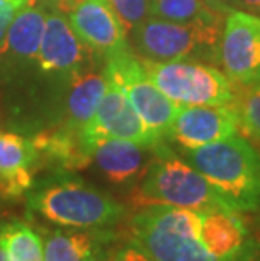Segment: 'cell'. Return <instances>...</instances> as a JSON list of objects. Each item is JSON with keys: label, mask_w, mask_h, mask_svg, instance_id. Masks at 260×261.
I'll return each instance as SVG.
<instances>
[{"label": "cell", "mask_w": 260, "mask_h": 261, "mask_svg": "<svg viewBox=\"0 0 260 261\" xmlns=\"http://www.w3.org/2000/svg\"><path fill=\"white\" fill-rule=\"evenodd\" d=\"M27 204L59 227L112 229L127 214L113 196L68 170H58L32 184L27 191Z\"/></svg>", "instance_id": "1"}, {"label": "cell", "mask_w": 260, "mask_h": 261, "mask_svg": "<svg viewBox=\"0 0 260 261\" xmlns=\"http://www.w3.org/2000/svg\"><path fill=\"white\" fill-rule=\"evenodd\" d=\"M190 162L211 184L223 201L239 213L260 211V153L240 135L208 145L181 150Z\"/></svg>", "instance_id": "2"}, {"label": "cell", "mask_w": 260, "mask_h": 261, "mask_svg": "<svg viewBox=\"0 0 260 261\" xmlns=\"http://www.w3.org/2000/svg\"><path fill=\"white\" fill-rule=\"evenodd\" d=\"M134 201L140 205L187 209L230 207L217 189L166 142L152 147V159L135 186Z\"/></svg>", "instance_id": "3"}, {"label": "cell", "mask_w": 260, "mask_h": 261, "mask_svg": "<svg viewBox=\"0 0 260 261\" xmlns=\"http://www.w3.org/2000/svg\"><path fill=\"white\" fill-rule=\"evenodd\" d=\"M129 229L154 261H217L200 240V209L144 205Z\"/></svg>", "instance_id": "4"}, {"label": "cell", "mask_w": 260, "mask_h": 261, "mask_svg": "<svg viewBox=\"0 0 260 261\" xmlns=\"http://www.w3.org/2000/svg\"><path fill=\"white\" fill-rule=\"evenodd\" d=\"M223 22H171L149 17L129 32L130 46L137 56L147 61L218 63Z\"/></svg>", "instance_id": "5"}, {"label": "cell", "mask_w": 260, "mask_h": 261, "mask_svg": "<svg viewBox=\"0 0 260 261\" xmlns=\"http://www.w3.org/2000/svg\"><path fill=\"white\" fill-rule=\"evenodd\" d=\"M149 77L179 107L193 105H239L235 83L220 69L201 61H147L140 59Z\"/></svg>", "instance_id": "6"}, {"label": "cell", "mask_w": 260, "mask_h": 261, "mask_svg": "<svg viewBox=\"0 0 260 261\" xmlns=\"http://www.w3.org/2000/svg\"><path fill=\"white\" fill-rule=\"evenodd\" d=\"M46 15L42 7L20 9L0 46V91L12 99V110L34 80Z\"/></svg>", "instance_id": "7"}, {"label": "cell", "mask_w": 260, "mask_h": 261, "mask_svg": "<svg viewBox=\"0 0 260 261\" xmlns=\"http://www.w3.org/2000/svg\"><path fill=\"white\" fill-rule=\"evenodd\" d=\"M103 71L110 81L125 91L130 105L140 116L146 128L151 132L156 143L166 142V135L179 105L169 99L154 85L140 58L129 49L105 61Z\"/></svg>", "instance_id": "8"}, {"label": "cell", "mask_w": 260, "mask_h": 261, "mask_svg": "<svg viewBox=\"0 0 260 261\" xmlns=\"http://www.w3.org/2000/svg\"><path fill=\"white\" fill-rule=\"evenodd\" d=\"M66 15L76 37L103 63L129 51V32L108 0H42Z\"/></svg>", "instance_id": "9"}, {"label": "cell", "mask_w": 260, "mask_h": 261, "mask_svg": "<svg viewBox=\"0 0 260 261\" xmlns=\"http://www.w3.org/2000/svg\"><path fill=\"white\" fill-rule=\"evenodd\" d=\"M218 63L240 88L260 83V17L240 9L225 15Z\"/></svg>", "instance_id": "10"}, {"label": "cell", "mask_w": 260, "mask_h": 261, "mask_svg": "<svg viewBox=\"0 0 260 261\" xmlns=\"http://www.w3.org/2000/svg\"><path fill=\"white\" fill-rule=\"evenodd\" d=\"M242 118L233 107L193 105L178 107L166 142L181 150H193L223 138L239 135Z\"/></svg>", "instance_id": "11"}, {"label": "cell", "mask_w": 260, "mask_h": 261, "mask_svg": "<svg viewBox=\"0 0 260 261\" xmlns=\"http://www.w3.org/2000/svg\"><path fill=\"white\" fill-rule=\"evenodd\" d=\"M200 240L217 261H253L257 258V243L235 209H200Z\"/></svg>", "instance_id": "12"}, {"label": "cell", "mask_w": 260, "mask_h": 261, "mask_svg": "<svg viewBox=\"0 0 260 261\" xmlns=\"http://www.w3.org/2000/svg\"><path fill=\"white\" fill-rule=\"evenodd\" d=\"M83 138L88 148L97 138H122L147 147L157 145L151 132L146 128L140 116L130 105L125 91L110 80L95 115L83 132Z\"/></svg>", "instance_id": "13"}, {"label": "cell", "mask_w": 260, "mask_h": 261, "mask_svg": "<svg viewBox=\"0 0 260 261\" xmlns=\"http://www.w3.org/2000/svg\"><path fill=\"white\" fill-rule=\"evenodd\" d=\"M151 159L152 147L137 142L97 138L90 143V164L115 187H135Z\"/></svg>", "instance_id": "14"}, {"label": "cell", "mask_w": 260, "mask_h": 261, "mask_svg": "<svg viewBox=\"0 0 260 261\" xmlns=\"http://www.w3.org/2000/svg\"><path fill=\"white\" fill-rule=\"evenodd\" d=\"M112 229L59 227L42 238L44 261H108Z\"/></svg>", "instance_id": "15"}, {"label": "cell", "mask_w": 260, "mask_h": 261, "mask_svg": "<svg viewBox=\"0 0 260 261\" xmlns=\"http://www.w3.org/2000/svg\"><path fill=\"white\" fill-rule=\"evenodd\" d=\"M39 153L31 138L14 132H0V192L15 197L34 184Z\"/></svg>", "instance_id": "16"}, {"label": "cell", "mask_w": 260, "mask_h": 261, "mask_svg": "<svg viewBox=\"0 0 260 261\" xmlns=\"http://www.w3.org/2000/svg\"><path fill=\"white\" fill-rule=\"evenodd\" d=\"M108 86V77L103 68L86 69L71 81L61 103L59 120L56 125L75 132H85L100 105Z\"/></svg>", "instance_id": "17"}, {"label": "cell", "mask_w": 260, "mask_h": 261, "mask_svg": "<svg viewBox=\"0 0 260 261\" xmlns=\"http://www.w3.org/2000/svg\"><path fill=\"white\" fill-rule=\"evenodd\" d=\"M0 248L9 261H44L42 236L22 221L0 227Z\"/></svg>", "instance_id": "18"}, {"label": "cell", "mask_w": 260, "mask_h": 261, "mask_svg": "<svg viewBox=\"0 0 260 261\" xmlns=\"http://www.w3.org/2000/svg\"><path fill=\"white\" fill-rule=\"evenodd\" d=\"M226 14L215 10L204 0H151V17L171 22L223 20Z\"/></svg>", "instance_id": "19"}, {"label": "cell", "mask_w": 260, "mask_h": 261, "mask_svg": "<svg viewBox=\"0 0 260 261\" xmlns=\"http://www.w3.org/2000/svg\"><path fill=\"white\" fill-rule=\"evenodd\" d=\"M243 93H239V105L237 110L240 113L242 125L260 140V83L243 88Z\"/></svg>", "instance_id": "20"}, {"label": "cell", "mask_w": 260, "mask_h": 261, "mask_svg": "<svg viewBox=\"0 0 260 261\" xmlns=\"http://www.w3.org/2000/svg\"><path fill=\"white\" fill-rule=\"evenodd\" d=\"M108 2L112 4L127 32L151 17V0H108Z\"/></svg>", "instance_id": "21"}, {"label": "cell", "mask_w": 260, "mask_h": 261, "mask_svg": "<svg viewBox=\"0 0 260 261\" xmlns=\"http://www.w3.org/2000/svg\"><path fill=\"white\" fill-rule=\"evenodd\" d=\"M108 261H154L147 254V251L144 249L140 244H137L134 240L125 241L124 244H120L110 253Z\"/></svg>", "instance_id": "22"}, {"label": "cell", "mask_w": 260, "mask_h": 261, "mask_svg": "<svg viewBox=\"0 0 260 261\" xmlns=\"http://www.w3.org/2000/svg\"><path fill=\"white\" fill-rule=\"evenodd\" d=\"M24 7H27V4H22V2H10L0 7V46H2L4 37L7 34L9 27L12 24V20L15 19V15Z\"/></svg>", "instance_id": "23"}, {"label": "cell", "mask_w": 260, "mask_h": 261, "mask_svg": "<svg viewBox=\"0 0 260 261\" xmlns=\"http://www.w3.org/2000/svg\"><path fill=\"white\" fill-rule=\"evenodd\" d=\"M231 5H233L235 9L245 10V12L260 14V0H233Z\"/></svg>", "instance_id": "24"}, {"label": "cell", "mask_w": 260, "mask_h": 261, "mask_svg": "<svg viewBox=\"0 0 260 261\" xmlns=\"http://www.w3.org/2000/svg\"><path fill=\"white\" fill-rule=\"evenodd\" d=\"M208 5H211L215 10L218 12H223V14H228L231 10V2L233 0H204Z\"/></svg>", "instance_id": "25"}, {"label": "cell", "mask_w": 260, "mask_h": 261, "mask_svg": "<svg viewBox=\"0 0 260 261\" xmlns=\"http://www.w3.org/2000/svg\"><path fill=\"white\" fill-rule=\"evenodd\" d=\"M10 2H22V4L32 5V4H34V0H0V7L5 5V4H10Z\"/></svg>", "instance_id": "26"}, {"label": "cell", "mask_w": 260, "mask_h": 261, "mask_svg": "<svg viewBox=\"0 0 260 261\" xmlns=\"http://www.w3.org/2000/svg\"><path fill=\"white\" fill-rule=\"evenodd\" d=\"M0 261H9L7 256H5V253H4V249L0 248Z\"/></svg>", "instance_id": "27"}, {"label": "cell", "mask_w": 260, "mask_h": 261, "mask_svg": "<svg viewBox=\"0 0 260 261\" xmlns=\"http://www.w3.org/2000/svg\"><path fill=\"white\" fill-rule=\"evenodd\" d=\"M258 261H260V259H258Z\"/></svg>", "instance_id": "28"}]
</instances>
